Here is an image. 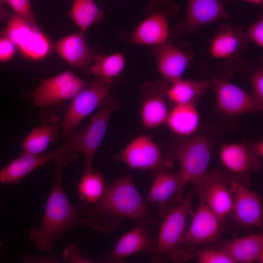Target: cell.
Segmentation results:
<instances>
[{"instance_id": "52a82bcc", "label": "cell", "mask_w": 263, "mask_h": 263, "mask_svg": "<svg viewBox=\"0 0 263 263\" xmlns=\"http://www.w3.org/2000/svg\"><path fill=\"white\" fill-rule=\"evenodd\" d=\"M193 190L181 203L171 207L164 216L160 225L152 262H159L165 256L175 257L185 234L186 220L192 214L191 200Z\"/></svg>"}, {"instance_id": "ac0fdd59", "label": "cell", "mask_w": 263, "mask_h": 263, "mask_svg": "<svg viewBox=\"0 0 263 263\" xmlns=\"http://www.w3.org/2000/svg\"><path fill=\"white\" fill-rule=\"evenodd\" d=\"M187 184L180 170L170 172L165 169L155 173L154 180L147 195V202L157 206L164 216L173 206L172 203Z\"/></svg>"}, {"instance_id": "8992f818", "label": "cell", "mask_w": 263, "mask_h": 263, "mask_svg": "<svg viewBox=\"0 0 263 263\" xmlns=\"http://www.w3.org/2000/svg\"><path fill=\"white\" fill-rule=\"evenodd\" d=\"M114 83L96 77L72 100L64 116L60 120L61 135L66 137L97 107L105 103L111 95Z\"/></svg>"}, {"instance_id": "9a60e30c", "label": "cell", "mask_w": 263, "mask_h": 263, "mask_svg": "<svg viewBox=\"0 0 263 263\" xmlns=\"http://www.w3.org/2000/svg\"><path fill=\"white\" fill-rule=\"evenodd\" d=\"M172 43L165 41L153 46L152 50L158 72L170 83L181 78L194 56L188 43L182 42L178 45Z\"/></svg>"}, {"instance_id": "e0dca14e", "label": "cell", "mask_w": 263, "mask_h": 263, "mask_svg": "<svg viewBox=\"0 0 263 263\" xmlns=\"http://www.w3.org/2000/svg\"><path fill=\"white\" fill-rule=\"evenodd\" d=\"M169 84L166 81L144 82L140 88L142 95L141 119L146 129L166 123L169 111L166 99Z\"/></svg>"}, {"instance_id": "277c9868", "label": "cell", "mask_w": 263, "mask_h": 263, "mask_svg": "<svg viewBox=\"0 0 263 263\" xmlns=\"http://www.w3.org/2000/svg\"><path fill=\"white\" fill-rule=\"evenodd\" d=\"M216 138L207 133H195L177 144L171 156L177 160L187 184L194 185L207 170Z\"/></svg>"}, {"instance_id": "2e32d148", "label": "cell", "mask_w": 263, "mask_h": 263, "mask_svg": "<svg viewBox=\"0 0 263 263\" xmlns=\"http://www.w3.org/2000/svg\"><path fill=\"white\" fill-rule=\"evenodd\" d=\"M229 188L233 197L231 213L235 222L245 228L261 226L263 209L258 196L242 180H229Z\"/></svg>"}, {"instance_id": "8fae6325", "label": "cell", "mask_w": 263, "mask_h": 263, "mask_svg": "<svg viewBox=\"0 0 263 263\" xmlns=\"http://www.w3.org/2000/svg\"><path fill=\"white\" fill-rule=\"evenodd\" d=\"M231 19L225 5L219 0H188L183 19L171 26L168 41L195 33L200 27L219 20Z\"/></svg>"}, {"instance_id": "44dd1931", "label": "cell", "mask_w": 263, "mask_h": 263, "mask_svg": "<svg viewBox=\"0 0 263 263\" xmlns=\"http://www.w3.org/2000/svg\"><path fill=\"white\" fill-rule=\"evenodd\" d=\"M157 240L150 228L140 225L125 233L118 241L114 250L104 260L106 263H119L132 254H148L154 251Z\"/></svg>"}, {"instance_id": "6da1fadb", "label": "cell", "mask_w": 263, "mask_h": 263, "mask_svg": "<svg viewBox=\"0 0 263 263\" xmlns=\"http://www.w3.org/2000/svg\"><path fill=\"white\" fill-rule=\"evenodd\" d=\"M79 207L81 215L93 228L106 233L115 230L126 219L146 226L158 224L130 173L106 187L101 198L95 204L83 203Z\"/></svg>"}, {"instance_id": "ab89813d", "label": "cell", "mask_w": 263, "mask_h": 263, "mask_svg": "<svg viewBox=\"0 0 263 263\" xmlns=\"http://www.w3.org/2000/svg\"><path fill=\"white\" fill-rule=\"evenodd\" d=\"M244 1L249 2L253 4H261L263 2V0H243Z\"/></svg>"}, {"instance_id": "ffe728a7", "label": "cell", "mask_w": 263, "mask_h": 263, "mask_svg": "<svg viewBox=\"0 0 263 263\" xmlns=\"http://www.w3.org/2000/svg\"><path fill=\"white\" fill-rule=\"evenodd\" d=\"M53 49L70 66L90 73L97 55L88 44L84 32L79 31L63 37L54 45Z\"/></svg>"}, {"instance_id": "f546056e", "label": "cell", "mask_w": 263, "mask_h": 263, "mask_svg": "<svg viewBox=\"0 0 263 263\" xmlns=\"http://www.w3.org/2000/svg\"><path fill=\"white\" fill-rule=\"evenodd\" d=\"M70 15L79 31L83 32L104 17L94 0H73Z\"/></svg>"}, {"instance_id": "d4e9b609", "label": "cell", "mask_w": 263, "mask_h": 263, "mask_svg": "<svg viewBox=\"0 0 263 263\" xmlns=\"http://www.w3.org/2000/svg\"><path fill=\"white\" fill-rule=\"evenodd\" d=\"M60 120L53 114L44 122L33 128L22 141L23 152L40 154L46 150L49 145L56 140L60 134Z\"/></svg>"}, {"instance_id": "5bb4252c", "label": "cell", "mask_w": 263, "mask_h": 263, "mask_svg": "<svg viewBox=\"0 0 263 263\" xmlns=\"http://www.w3.org/2000/svg\"><path fill=\"white\" fill-rule=\"evenodd\" d=\"M194 186L201 200L218 215L225 218L231 213L233 197L225 175L218 170L207 169Z\"/></svg>"}, {"instance_id": "4fadbf2b", "label": "cell", "mask_w": 263, "mask_h": 263, "mask_svg": "<svg viewBox=\"0 0 263 263\" xmlns=\"http://www.w3.org/2000/svg\"><path fill=\"white\" fill-rule=\"evenodd\" d=\"M115 159L126 164L131 169L146 170L154 174L165 169L168 164L158 145L150 136L145 134L132 140L115 156Z\"/></svg>"}, {"instance_id": "4316f807", "label": "cell", "mask_w": 263, "mask_h": 263, "mask_svg": "<svg viewBox=\"0 0 263 263\" xmlns=\"http://www.w3.org/2000/svg\"><path fill=\"white\" fill-rule=\"evenodd\" d=\"M169 86L167 98L174 104L195 103L210 86L208 80L183 79L174 81Z\"/></svg>"}, {"instance_id": "7c38bea8", "label": "cell", "mask_w": 263, "mask_h": 263, "mask_svg": "<svg viewBox=\"0 0 263 263\" xmlns=\"http://www.w3.org/2000/svg\"><path fill=\"white\" fill-rule=\"evenodd\" d=\"M209 82L217 106L224 113L235 116L262 111L263 102L220 74H211Z\"/></svg>"}, {"instance_id": "836d02e7", "label": "cell", "mask_w": 263, "mask_h": 263, "mask_svg": "<svg viewBox=\"0 0 263 263\" xmlns=\"http://www.w3.org/2000/svg\"><path fill=\"white\" fill-rule=\"evenodd\" d=\"M245 33L248 40L250 39L260 48H263V17L261 16L257 21L248 26Z\"/></svg>"}, {"instance_id": "83f0119b", "label": "cell", "mask_w": 263, "mask_h": 263, "mask_svg": "<svg viewBox=\"0 0 263 263\" xmlns=\"http://www.w3.org/2000/svg\"><path fill=\"white\" fill-rule=\"evenodd\" d=\"M125 65L124 55L115 53L109 55H96L90 68V72L108 82L123 71Z\"/></svg>"}, {"instance_id": "1f68e13d", "label": "cell", "mask_w": 263, "mask_h": 263, "mask_svg": "<svg viewBox=\"0 0 263 263\" xmlns=\"http://www.w3.org/2000/svg\"><path fill=\"white\" fill-rule=\"evenodd\" d=\"M200 263H235L230 256L223 249H207L198 255Z\"/></svg>"}, {"instance_id": "7402d4cb", "label": "cell", "mask_w": 263, "mask_h": 263, "mask_svg": "<svg viewBox=\"0 0 263 263\" xmlns=\"http://www.w3.org/2000/svg\"><path fill=\"white\" fill-rule=\"evenodd\" d=\"M219 156L222 164L245 183L250 173L258 171L261 166L258 157L249 151L246 141L238 143H222Z\"/></svg>"}, {"instance_id": "cb8c5ba5", "label": "cell", "mask_w": 263, "mask_h": 263, "mask_svg": "<svg viewBox=\"0 0 263 263\" xmlns=\"http://www.w3.org/2000/svg\"><path fill=\"white\" fill-rule=\"evenodd\" d=\"M235 263L263 262V236L253 233L225 243L221 247Z\"/></svg>"}, {"instance_id": "d590c367", "label": "cell", "mask_w": 263, "mask_h": 263, "mask_svg": "<svg viewBox=\"0 0 263 263\" xmlns=\"http://www.w3.org/2000/svg\"><path fill=\"white\" fill-rule=\"evenodd\" d=\"M17 52L14 43L7 38L0 35V62L11 60Z\"/></svg>"}, {"instance_id": "3957f363", "label": "cell", "mask_w": 263, "mask_h": 263, "mask_svg": "<svg viewBox=\"0 0 263 263\" xmlns=\"http://www.w3.org/2000/svg\"><path fill=\"white\" fill-rule=\"evenodd\" d=\"M119 107L118 100L111 94L84 129L64 137L60 147L61 152L55 160L57 166H67L82 152L84 155V170L93 169L94 156L105 137L111 115Z\"/></svg>"}, {"instance_id": "74e56055", "label": "cell", "mask_w": 263, "mask_h": 263, "mask_svg": "<svg viewBox=\"0 0 263 263\" xmlns=\"http://www.w3.org/2000/svg\"><path fill=\"white\" fill-rule=\"evenodd\" d=\"M247 147L250 152L257 157H263V140L247 142Z\"/></svg>"}, {"instance_id": "7a4b0ae2", "label": "cell", "mask_w": 263, "mask_h": 263, "mask_svg": "<svg viewBox=\"0 0 263 263\" xmlns=\"http://www.w3.org/2000/svg\"><path fill=\"white\" fill-rule=\"evenodd\" d=\"M87 224V219L81 215L79 206L69 201L63 185L61 167L57 166L41 225L30 230V239L39 250L50 252L55 241L69 230Z\"/></svg>"}, {"instance_id": "603a6c76", "label": "cell", "mask_w": 263, "mask_h": 263, "mask_svg": "<svg viewBox=\"0 0 263 263\" xmlns=\"http://www.w3.org/2000/svg\"><path fill=\"white\" fill-rule=\"evenodd\" d=\"M61 147L43 154L23 152L0 169V183L4 185L18 184L26 175L55 160L61 152Z\"/></svg>"}, {"instance_id": "30bf717a", "label": "cell", "mask_w": 263, "mask_h": 263, "mask_svg": "<svg viewBox=\"0 0 263 263\" xmlns=\"http://www.w3.org/2000/svg\"><path fill=\"white\" fill-rule=\"evenodd\" d=\"M70 71H66L40 81L30 95L34 106L47 108L72 100L88 85Z\"/></svg>"}, {"instance_id": "ba28073f", "label": "cell", "mask_w": 263, "mask_h": 263, "mask_svg": "<svg viewBox=\"0 0 263 263\" xmlns=\"http://www.w3.org/2000/svg\"><path fill=\"white\" fill-rule=\"evenodd\" d=\"M248 41L242 29L228 23L220 26L209 45L210 56L219 62L218 74L227 79L233 75Z\"/></svg>"}, {"instance_id": "d6986e66", "label": "cell", "mask_w": 263, "mask_h": 263, "mask_svg": "<svg viewBox=\"0 0 263 263\" xmlns=\"http://www.w3.org/2000/svg\"><path fill=\"white\" fill-rule=\"evenodd\" d=\"M225 222V218L218 215L201 200L183 239L191 245L212 242L221 234Z\"/></svg>"}, {"instance_id": "5b68a950", "label": "cell", "mask_w": 263, "mask_h": 263, "mask_svg": "<svg viewBox=\"0 0 263 263\" xmlns=\"http://www.w3.org/2000/svg\"><path fill=\"white\" fill-rule=\"evenodd\" d=\"M0 35L10 39L17 51L25 58L38 61L47 57L53 45L46 34L37 24L31 23L21 17L12 14Z\"/></svg>"}, {"instance_id": "d6a6232c", "label": "cell", "mask_w": 263, "mask_h": 263, "mask_svg": "<svg viewBox=\"0 0 263 263\" xmlns=\"http://www.w3.org/2000/svg\"><path fill=\"white\" fill-rule=\"evenodd\" d=\"M251 84V94L263 102V69L261 67L254 69L248 75Z\"/></svg>"}, {"instance_id": "8d00e7d4", "label": "cell", "mask_w": 263, "mask_h": 263, "mask_svg": "<svg viewBox=\"0 0 263 263\" xmlns=\"http://www.w3.org/2000/svg\"><path fill=\"white\" fill-rule=\"evenodd\" d=\"M22 262L24 263H60V261L52 256L32 257L25 254L22 257Z\"/></svg>"}, {"instance_id": "f1b7e54d", "label": "cell", "mask_w": 263, "mask_h": 263, "mask_svg": "<svg viewBox=\"0 0 263 263\" xmlns=\"http://www.w3.org/2000/svg\"><path fill=\"white\" fill-rule=\"evenodd\" d=\"M103 174L94 169L84 170L78 184L79 199L84 203L94 204L101 198L105 189Z\"/></svg>"}, {"instance_id": "f35d334b", "label": "cell", "mask_w": 263, "mask_h": 263, "mask_svg": "<svg viewBox=\"0 0 263 263\" xmlns=\"http://www.w3.org/2000/svg\"><path fill=\"white\" fill-rule=\"evenodd\" d=\"M3 5L2 0H0V20L7 23L10 19L12 14L7 11Z\"/></svg>"}, {"instance_id": "9c48e42d", "label": "cell", "mask_w": 263, "mask_h": 263, "mask_svg": "<svg viewBox=\"0 0 263 263\" xmlns=\"http://www.w3.org/2000/svg\"><path fill=\"white\" fill-rule=\"evenodd\" d=\"M177 11L169 0H157L152 2L145 18L130 35L129 43L154 46L168 41L169 18Z\"/></svg>"}, {"instance_id": "e575fe53", "label": "cell", "mask_w": 263, "mask_h": 263, "mask_svg": "<svg viewBox=\"0 0 263 263\" xmlns=\"http://www.w3.org/2000/svg\"><path fill=\"white\" fill-rule=\"evenodd\" d=\"M62 258L69 263H90L92 260L83 256L80 253L78 246L75 244H71L64 250Z\"/></svg>"}, {"instance_id": "4dcf8cb0", "label": "cell", "mask_w": 263, "mask_h": 263, "mask_svg": "<svg viewBox=\"0 0 263 263\" xmlns=\"http://www.w3.org/2000/svg\"><path fill=\"white\" fill-rule=\"evenodd\" d=\"M2 2L3 4H7L10 6L15 14L31 23L37 24L30 0H2Z\"/></svg>"}, {"instance_id": "484cf974", "label": "cell", "mask_w": 263, "mask_h": 263, "mask_svg": "<svg viewBox=\"0 0 263 263\" xmlns=\"http://www.w3.org/2000/svg\"><path fill=\"white\" fill-rule=\"evenodd\" d=\"M166 123L177 135L188 137L193 134L200 124L199 114L195 104H175L169 112Z\"/></svg>"}]
</instances>
